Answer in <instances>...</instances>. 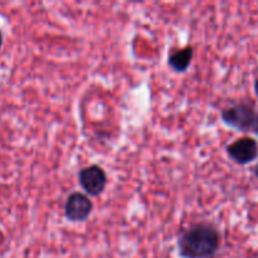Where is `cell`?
<instances>
[{
    "mask_svg": "<svg viewBox=\"0 0 258 258\" xmlns=\"http://www.w3.org/2000/svg\"><path fill=\"white\" fill-rule=\"evenodd\" d=\"M221 246L218 228L208 222L194 223L180 232L178 249L181 258H214Z\"/></svg>",
    "mask_w": 258,
    "mask_h": 258,
    "instance_id": "cell-1",
    "label": "cell"
},
{
    "mask_svg": "<svg viewBox=\"0 0 258 258\" xmlns=\"http://www.w3.org/2000/svg\"><path fill=\"white\" fill-rule=\"evenodd\" d=\"M258 112L256 108L249 103H233L228 107L223 108L221 118L227 126L242 133H248L252 130Z\"/></svg>",
    "mask_w": 258,
    "mask_h": 258,
    "instance_id": "cell-2",
    "label": "cell"
},
{
    "mask_svg": "<svg viewBox=\"0 0 258 258\" xmlns=\"http://www.w3.org/2000/svg\"><path fill=\"white\" fill-rule=\"evenodd\" d=\"M78 181L86 194L90 197H98L103 193L107 185V175L100 165H90L78 173Z\"/></svg>",
    "mask_w": 258,
    "mask_h": 258,
    "instance_id": "cell-3",
    "label": "cell"
},
{
    "mask_svg": "<svg viewBox=\"0 0 258 258\" xmlns=\"http://www.w3.org/2000/svg\"><path fill=\"white\" fill-rule=\"evenodd\" d=\"M93 211V203L87 194L72 193L68 196L64 204V216L70 222H85L90 218Z\"/></svg>",
    "mask_w": 258,
    "mask_h": 258,
    "instance_id": "cell-4",
    "label": "cell"
},
{
    "mask_svg": "<svg viewBox=\"0 0 258 258\" xmlns=\"http://www.w3.org/2000/svg\"><path fill=\"white\" fill-rule=\"evenodd\" d=\"M227 154L238 165H247L258 158V143L248 136L237 139L227 146Z\"/></svg>",
    "mask_w": 258,
    "mask_h": 258,
    "instance_id": "cell-5",
    "label": "cell"
},
{
    "mask_svg": "<svg viewBox=\"0 0 258 258\" xmlns=\"http://www.w3.org/2000/svg\"><path fill=\"white\" fill-rule=\"evenodd\" d=\"M194 48L188 45L181 49H174L170 54L168 55V64L169 67L173 68L175 72H185L190 66L191 59H193Z\"/></svg>",
    "mask_w": 258,
    "mask_h": 258,
    "instance_id": "cell-6",
    "label": "cell"
},
{
    "mask_svg": "<svg viewBox=\"0 0 258 258\" xmlns=\"http://www.w3.org/2000/svg\"><path fill=\"white\" fill-rule=\"evenodd\" d=\"M251 133H253V134H256V135L258 136V116H257V118H256V121H254V123H253V126H252V130H251Z\"/></svg>",
    "mask_w": 258,
    "mask_h": 258,
    "instance_id": "cell-7",
    "label": "cell"
},
{
    "mask_svg": "<svg viewBox=\"0 0 258 258\" xmlns=\"http://www.w3.org/2000/svg\"><path fill=\"white\" fill-rule=\"evenodd\" d=\"M254 93H256L258 97V80H256V82H254Z\"/></svg>",
    "mask_w": 258,
    "mask_h": 258,
    "instance_id": "cell-8",
    "label": "cell"
},
{
    "mask_svg": "<svg viewBox=\"0 0 258 258\" xmlns=\"http://www.w3.org/2000/svg\"><path fill=\"white\" fill-rule=\"evenodd\" d=\"M254 175H256V178L258 179V164L256 165V168H254Z\"/></svg>",
    "mask_w": 258,
    "mask_h": 258,
    "instance_id": "cell-9",
    "label": "cell"
},
{
    "mask_svg": "<svg viewBox=\"0 0 258 258\" xmlns=\"http://www.w3.org/2000/svg\"><path fill=\"white\" fill-rule=\"evenodd\" d=\"M2 45H3V33L2 30H0V48H2Z\"/></svg>",
    "mask_w": 258,
    "mask_h": 258,
    "instance_id": "cell-10",
    "label": "cell"
}]
</instances>
